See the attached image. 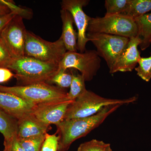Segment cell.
Returning <instances> with one entry per match:
<instances>
[{"label": "cell", "mask_w": 151, "mask_h": 151, "mask_svg": "<svg viewBox=\"0 0 151 151\" xmlns=\"http://www.w3.org/2000/svg\"><path fill=\"white\" fill-rule=\"evenodd\" d=\"M121 105L107 106L97 114L86 118L64 120L56 125L59 136L57 151H66L71 144L84 137L101 125L105 119Z\"/></svg>", "instance_id": "cell-1"}, {"label": "cell", "mask_w": 151, "mask_h": 151, "mask_svg": "<svg viewBox=\"0 0 151 151\" xmlns=\"http://www.w3.org/2000/svg\"><path fill=\"white\" fill-rule=\"evenodd\" d=\"M7 68L15 73L18 81L27 85L49 82L58 71V65L24 56L14 58Z\"/></svg>", "instance_id": "cell-2"}, {"label": "cell", "mask_w": 151, "mask_h": 151, "mask_svg": "<svg viewBox=\"0 0 151 151\" xmlns=\"http://www.w3.org/2000/svg\"><path fill=\"white\" fill-rule=\"evenodd\" d=\"M0 91L14 94L37 105L70 101L68 98L67 92L46 82L12 86L0 84Z\"/></svg>", "instance_id": "cell-3"}, {"label": "cell", "mask_w": 151, "mask_h": 151, "mask_svg": "<svg viewBox=\"0 0 151 151\" xmlns=\"http://www.w3.org/2000/svg\"><path fill=\"white\" fill-rule=\"evenodd\" d=\"M136 96L125 99H110L101 97L87 89L70 104L64 120L90 117L111 105L122 106L135 102Z\"/></svg>", "instance_id": "cell-4"}, {"label": "cell", "mask_w": 151, "mask_h": 151, "mask_svg": "<svg viewBox=\"0 0 151 151\" xmlns=\"http://www.w3.org/2000/svg\"><path fill=\"white\" fill-rule=\"evenodd\" d=\"M87 32L120 36L129 39L138 35L137 26L134 19L122 14L91 18Z\"/></svg>", "instance_id": "cell-5"}, {"label": "cell", "mask_w": 151, "mask_h": 151, "mask_svg": "<svg viewBox=\"0 0 151 151\" xmlns=\"http://www.w3.org/2000/svg\"><path fill=\"white\" fill-rule=\"evenodd\" d=\"M67 51L61 37L51 42L44 40L27 31L25 45V56L58 65Z\"/></svg>", "instance_id": "cell-6"}, {"label": "cell", "mask_w": 151, "mask_h": 151, "mask_svg": "<svg viewBox=\"0 0 151 151\" xmlns=\"http://www.w3.org/2000/svg\"><path fill=\"white\" fill-rule=\"evenodd\" d=\"M101 62L95 50H86L84 52L67 51L58 64V70H78L85 81H90L100 69Z\"/></svg>", "instance_id": "cell-7"}, {"label": "cell", "mask_w": 151, "mask_h": 151, "mask_svg": "<svg viewBox=\"0 0 151 151\" xmlns=\"http://www.w3.org/2000/svg\"><path fill=\"white\" fill-rule=\"evenodd\" d=\"M86 35L96 47L99 56L105 60L109 70L112 69L130 40L129 38L106 34L87 33Z\"/></svg>", "instance_id": "cell-8"}, {"label": "cell", "mask_w": 151, "mask_h": 151, "mask_svg": "<svg viewBox=\"0 0 151 151\" xmlns=\"http://www.w3.org/2000/svg\"><path fill=\"white\" fill-rule=\"evenodd\" d=\"M27 32L23 19L16 15L1 32L0 37L14 58L25 56Z\"/></svg>", "instance_id": "cell-9"}, {"label": "cell", "mask_w": 151, "mask_h": 151, "mask_svg": "<svg viewBox=\"0 0 151 151\" xmlns=\"http://www.w3.org/2000/svg\"><path fill=\"white\" fill-rule=\"evenodd\" d=\"M88 0H63L61 9L69 12L77 27V48L80 52L86 51V44L89 41L87 37V28L91 18L83 10V7L88 4Z\"/></svg>", "instance_id": "cell-10"}, {"label": "cell", "mask_w": 151, "mask_h": 151, "mask_svg": "<svg viewBox=\"0 0 151 151\" xmlns=\"http://www.w3.org/2000/svg\"><path fill=\"white\" fill-rule=\"evenodd\" d=\"M37 105L14 94L0 91V109L18 120L32 114Z\"/></svg>", "instance_id": "cell-11"}, {"label": "cell", "mask_w": 151, "mask_h": 151, "mask_svg": "<svg viewBox=\"0 0 151 151\" xmlns=\"http://www.w3.org/2000/svg\"><path fill=\"white\" fill-rule=\"evenodd\" d=\"M73 101L38 105L33 113L37 119L49 126L58 125L65 119L68 109Z\"/></svg>", "instance_id": "cell-12"}, {"label": "cell", "mask_w": 151, "mask_h": 151, "mask_svg": "<svg viewBox=\"0 0 151 151\" xmlns=\"http://www.w3.org/2000/svg\"><path fill=\"white\" fill-rule=\"evenodd\" d=\"M141 42L142 40L138 36L130 39L127 47L116 60L112 69L109 70L110 73L131 72L135 69L141 57L138 49Z\"/></svg>", "instance_id": "cell-13"}, {"label": "cell", "mask_w": 151, "mask_h": 151, "mask_svg": "<svg viewBox=\"0 0 151 151\" xmlns=\"http://www.w3.org/2000/svg\"><path fill=\"white\" fill-rule=\"evenodd\" d=\"M17 137L27 139L45 135L49 127L39 121L32 114L18 120Z\"/></svg>", "instance_id": "cell-14"}, {"label": "cell", "mask_w": 151, "mask_h": 151, "mask_svg": "<svg viewBox=\"0 0 151 151\" xmlns=\"http://www.w3.org/2000/svg\"><path fill=\"white\" fill-rule=\"evenodd\" d=\"M60 13L63 24L60 37L67 51L77 52V33L73 28L72 15L68 11L62 9Z\"/></svg>", "instance_id": "cell-15"}, {"label": "cell", "mask_w": 151, "mask_h": 151, "mask_svg": "<svg viewBox=\"0 0 151 151\" xmlns=\"http://www.w3.org/2000/svg\"><path fill=\"white\" fill-rule=\"evenodd\" d=\"M18 122L17 119L0 109V133L4 139V145L9 144L17 137Z\"/></svg>", "instance_id": "cell-16"}, {"label": "cell", "mask_w": 151, "mask_h": 151, "mask_svg": "<svg viewBox=\"0 0 151 151\" xmlns=\"http://www.w3.org/2000/svg\"><path fill=\"white\" fill-rule=\"evenodd\" d=\"M137 26L138 35L142 40L139 46L141 50H145L150 44L151 38V12L143 15L134 19Z\"/></svg>", "instance_id": "cell-17"}, {"label": "cell", "mask_w": 151, "mask_h": 151, "mask_svg": "<svg viewBox=\"0 0 151 151\" xmlns=\"http://www.w3.org/2000/svg\"><path fill=\"white\" fill-rule=\"evenodd\" d=\"M151 11V0H129V6L122 14L137 18Z\"/></svg>", "instance_id": "cell-18"}, {"label": "cell", "mask_w": 151, "mask_h": 151, "mask_svg": "<svg viewBox=\"0 0 151 151\" xmlns=\"http://www.w3.org/2000/svg\"><path fill=\"white\" fill-rule=\"evenodd\" d=\"M72 78L70 89L67 92L68 100L74 101L84 93L86 90L85 87V80L81 74L74 73L73 69H71Z\"/></svg>", "instance_id": "cell-19"}, {"label": "cell", "mask_w": 151, "mask_h": 151, "mask_svg": "<svg viewBox=\"0 0 151 151\" xmlns=\"http://www.w3.org/2000/svg\"><path fill=\"white\" fill-rule=\"evenodd\" d=\"M129 0H105V16L120 14L124 13L129 6Z\"/></svg>", "instance_id": "cell-20"}, {"label": "cell", "mask_w": 151, "mask_h": 151, "mask_svg": "<svg viewBox=\"0 0 151 151\" xmlns=\"http://www.w3.org/2000/svg\"><path fill=\"white\" fill-rule=\"evenodd\" d=\"M139 65L135 68L138 76L144 81L149 82L151 79V54L148 57H141Z\"/></svg>", "instance_id": "cell-21"}, {"label": "cell", "mask_w": 151, "mask_h": 151, "mask_svg": "<svg viewBox=\"0 0 151 151\" xmlns=\"http://www.w3.org/2000/svg\"><path fill=\"white\" fill-rule=\"evenodd\" d=\"M45 134L27 139H17L25 151H41Z\"/></svg>", "instance_id": "cell-22"}, {"label": "cell", "mask_w": 151, "mask_h": 151, "mask_svg": "<svg viewBox=\"0 0 151 151\" xmlns=\"http://www.w3.org/2000/svg\"><path fill=\"white\" fill-rule=\"evenodd\" d=\"M72 78L71 72L68 73L67 70H58L49 82L56 84L61 89L67 88L70 87Z\"/></svg>", "instance_id": "cell-23"}, {"label": "cell", "mask_w": 151, "mask_h": 151, "mask_svg": "<svg viewBox=\"0 0 151 151\" xmlns=\"http://www.w3.org/2000/svg\"><path fill=\"white\" fill-rule=\"evenodd\" d=\"M0 2L7 6L11 12L20 17L23 19H30L32 17L33 12L30 9L20 7L16 5L12 1L0 0Z\"/></svg>", "instance_id": "cell-24"}, {"label": "cell", "mask_w": 151, "mask_h": 151, "mask_svg": "<svg viewBox=\"0 0 151 151\" xmlns=\"http://www.w3.org/2000/svg\"><path fill=\"white\" fill-rule=\"evenodd\" d=\"M109 145L102 141L92 139L81 144L77 151H104Z\"/></svg>", "instance_id": "cell-25"}, {"label": "cell", "mask_w": 151, "mask_h": 151, "mask_svg": "<svg viewBox=\"0 0 151 151\" xmlns=\"http://www.w3.org/2000/svg\"><path fill=\"white\" fill-rule=\"evenodd\" d=\"M59 140V136L56 133L54 134L46 133L41 151H57Z\"/></svg>", "instance_id": "cell-26"}, {"label": "cell", "mask_w": 151, "mask_h": 151, "mask_svg": "<svg viewBox=\"0 0 151 151\" xmlns=\"http://www.w3.org/2000/svg\"><path fill=\"white\" fill-rule=\"evenodd\" d=\"M13 58L0 37V67L7 68Z\"/></svg>", "instance_id": "cell-27"}, {"label": "cell", "mask_w": 151, "mask_h": 151, "mask_svg": "<svg viewBox=\"0 0 151 151\" xmlns=\"http://www.w3.org/2000/svg\"><path fill=\"white\" fill-rule=\"evenodd\" d=\"M4 151H25L19 142L17 137L9 144L4 145Z\"/></svg>", "instance_id": "cell-28"}, {"label": "cell", "mask_w": 151, "mask_h": 151, "mask_svg": "<svg viewBox=\"0 0 151 151\" xmlns=\"http://www.w3.org/2000/svg\"><path fill=\"white\" fill-rule=\"evenodd\" d=\"M14 76L12 70L6 68L0 67V83H5Z\"/></svg>", "instance_id": "cell-29"}, {"label": "cell", "mask_w": 151, "mask_h": 151, "mask_svg": "<svg viewBox=\"0 0 151 151\" xmlns=\"http://www.w3.org/2000/svg\"><path fill=\"white\" fill-rule=\"evenodd\" d=\"M16 15L10 13L5 15L0 16V35L4 28L15 16Z\"/></svg>", "instance_id": "cell-30"}, {"label": "cell", "mask_w": 151, "mask_h": 151, "mask_svg": "<svg viewBox=\"0 0 151 151\" xmlns=\"http://www.w3.org/2000/svg\"><path fill=\"white\" fill-rule=\"evenodd\" d=\"M10 13L11 11L7 6L0 2V16L5 15Z\"/></svg>", "instance_id": "cell-31"}, {"label": "cell", "mask_w": 151, "mask_h": 151, "mask_svg": "<svg viewBox=\"0 0 151 151\" xmlns=\"http://www.w3.org/2000/svg\"><path fill=\"white\" fill-rule=\"evenodd\" d=\"M104 151H112L110 144L108 146V147H106V148L105 149V150Z\"/></svg>", "instance_id": "cell-32"}, {"label": "cell", "mask_w": 151, "mask_h": 151, "mask_svg": "<svg viewBox=\"0 0 151 151\" xmlns=\"http://www.w3.org/2000/svg\"><path fill=\"white\" fill-rule=\"evenodd\" d=\"M150 43L151 44V38L150 40Z\"/></svg>", "instance_id": "cell-33"}]
</instances>
